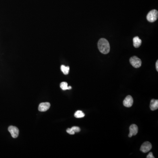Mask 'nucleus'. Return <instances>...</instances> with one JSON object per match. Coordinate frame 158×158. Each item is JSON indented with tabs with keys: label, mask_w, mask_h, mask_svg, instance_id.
I'll return each mask as SVG.
<instances>
[{
	"label": "nucleus",
	"mask_w": 158,
	"mask_h": 158,
	"mask_svg": "<svg viewBox=\"0 0 158 158\" xmlns=\"http://www.w3.org/2000/svg\"><path fill=\"white\" fill-rule=\"evenodd\" d=\"M8 130L10 133L11 136L14 138H17L19 136V130L17 127L13 126H11L8 128Z\"/></svg>",
	"instance_id": "nucleus-4"
},
{
	"label": "nucleus",
	"mask_w": 158,
	"mask_h": 158,
	"mask_svg": "<svg viewBox=\"0 0 158 158\" xmlns=\"http://www.w3.org/2000/svg\"><path fill=\"white\" fill-rule=\"evenodd\" d=\"M129 130L130 133L128 136L130 138H131L133 136H135L138 134V129L136 125L132 124L130 127Z\"/></svg>",
	"instance_id": "nucleus-7"
},
{
	"label": "nucleus",
	"mask_w": 158,
	"mask_h": 158,
	"mask_svg": "<svg viewBox=\"0 0 158 158\" xmlns=\"http://www.w3.org/2000/svg\"><path fill=\"white\" fill-rule=\"evenodd\" d=\"M133 99L132 96L130 95H128L124 100L123 101V104L124 106L128 108L131 107L133 105Z\"/></svg>",
	"instance_id": "nucleus-6"
},
{
	"label": "nucleus",
	"mask_w": 158,
	"mask_h": 158,
	"mask_svg": "<svg viewBox=\"0 0 158 158\" xmlns=\"http://www.w3.org/2000/svg\"><path fill=\"white\" fill-rule=\"evenodd\" d=\"M66 132L68 133V134H71V135H73V134H74L75 132L73 131V130L71 128H68L66 130Z\"/></svg>",
	"instance_id": "nucleus-15"
},
{
	"label": "nucleus",
	"mask_w": 158,
	"mask_h": 158,
	"mask_svg": "<svg viewBox=\"0 0 158 158\" xmlns=\"http://www.w3.org/2000/svg\"><path fill=\"white\" fill-rule=\"evenodd\" d=\"M158 12L156 10H153L150 11L147 16V20L149 22H155L158 19Z\"/></svg>",
	"instance_id": "nucleus-2"
},
{
	"label": "nucleus",
	"mask_w": 158,
	"mask_h": 158,
	"mask_svg": "<svg viewBox=\"0 0 158 158\" xmlns=\"http://www.w3.org/2000/svg\"><path fill=\"white\" fill-rule=\"evenodd\" d=\"M152 148V144L149 142L146 141L141 145L140 150L143 153H147Z\"/></svg>",
	"instance_id": "nucleus-5"
},
{
	"label": "nucleus",
	"mask_w": 158,
	"mask_h": 158,
	"mask_svg": "<svg viewBox=\"0 0 158 158\" xmlns=\"http://www.w3.org/2000/svg\"><path fill=\"white\" fill-rule=\"evenodd\" d=\"M51 105L49 102H43L39 105L38 110L40 112H45L49 109Z\"/></svg>",
	"instance_id": "nucleus-8"
},
{
	"label": "nucleus",
	"mask_w": 158,
	"mask_h": 158,
	"mask_svg": "<svg viewBox=\"0 0 158 158\" xmlns=\"http://www.w3.org/2000/svg\"><path fill=\"white\" fill-rule=\"evenodd\" d=\"M150 108L152 111H155L158 108V100L152 99L150 102Z\"/></svg>",
	"instance_id": "nucleus-9"
},
{
	"label": "nucleus",
	"mask_w": 158,
	"mask_h": 158,
	"mask_svg": "<svg viewBox=\"0 0 158 158\" xmlns=\"http://www.w3.org/2000/svg\"><path fill=\"white\" fill-rule=\"evenodd\" d=\"M141 43H142V41L139 38L138 36H135L133 38V45L134 47L136 48L139 47L141 45Z\"/></svg>",
	"instance_id": "nucleus-10"
},
{
	"label": "nucleus",
	"mask_w": 158,
	"mask_h": 158,
	"mask_svg": "<svg viewBox=\"0 0 158 158\" xmlns=\"http://www.w3.org/2000/svg\"><path fill=\"white\" fill-rule=\"evenodd\" d=\"M147 158H154L155 157H154L153 155V153H149L148 154V155H147Z\"/></svg>",
	"instance_id": "nucleus-16"
},
{
	"label": "nucleus",
	"mask_w": 158,
	"mask_h": 158,
	"mask_svg": "<svg viewBox=\"0 0 158 158\" xmlns=\"http://www.w3.org/2000/svg\"><path fill=\"white\" fill-rule=\"evenodd\" d=\"M72 130H73V131L75 133H78V132H80V128L78 127V126H73L71 128Z\"/></svg>",
	"instance_id": "nucleus-14"
},
{
	"label": "nucleus",
	"mask_w": 158,
	"mask_h": 158,
	"mask_svg": "<svg viewBox=\"0 0 158 158\" xmlns=\"http://www.w3.org/2000/svg\"><path fill=\"white\" fill-rule=\"evenodd\" d=\"M131 65L135 68H139L141 65L142 62L141 60L137 56H133L130 59Z\"/></svg>",
	"instance_id": "nucleus-3"
},
{
	"label": "nucleus",
	"mask_w": 158,
	"mask_h": 158,
	"mask_svg": "<svg viewBox=\"0 0 158 158\" xmlns=\"http://www.w3.org/2000/svg\"><path fill=\"white\" fill-rule=\"evenodd\" d=\"M99 50L102 54H107L109 52L110 50L109 41L105 38H101L99 40L98 44Z\"/></svg>",
	"instance_id": "nucleus-1"
},
{
	"label": "nucleus",
	"mask_w": 158,
	"mask_h": 158,
	"mask_svg": "<svg viewBox=\"0 0 158 158\" xmlns=\"http://www.w3.org/2000/svg\"><path fill=\"white\" fill-rule=\"evenodd\" d=\"M61 70L62 73L65 75H67L69 73L70 67L69 66H65L64 65H62L61 66Z\"/></svg>",
	"instance_id": "nucleus-12"
},
{
	"label": "nucleus",
	"mask_w": 158,
	"mask_h": 158,
	"mask_svg": "<svg viewBox=\"0 0 158 158\" xmlns=\"http://www.w3.org/2000/svg\"><path fill=\"white\" fill-rule=\"evenodd\" d=\"M156 69L157 71H158V61L157 60L156 62Z\"/></svg>",
	"instance_id": "nucleus-17"
},
{
	"label": "nucleus",
	"mask_w": 158,
	"mask_h": 158,
	"mask_svg": "<svg viewBox=\"0 0 158 158\" xmlns=\"http://www.w3.org/2000/svg\"><path fill=\"white\" fill-rule=\"evenodd\" d=\"M74 116L76 118H81L84 117L85 116V114L81 111L78 110L75 113Z\"/></svg>",
	"instance_id": "nucleus-13"
},
{
	"label": "nucleus",
	"mask_w": 158,
	"mask_h": 158,
	"mask_svg": "<svg viewBox=\"0 0 158 158\" xmlns=\"http://www.w3.org/2000/svg\"><path fill=\"white\" fill-rule=\"evenodd\" d=\"M60 88L63 90H70L72 89V87L71 86H68V84L65 82H61L60 84Z\"/></svg>",
	"instance_id": "nucleus-11"
}]
</instances>
